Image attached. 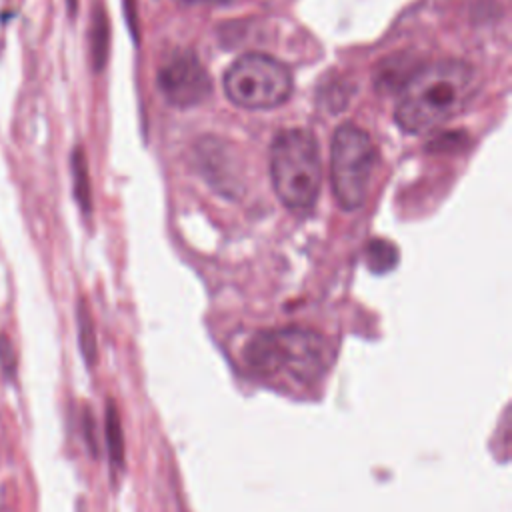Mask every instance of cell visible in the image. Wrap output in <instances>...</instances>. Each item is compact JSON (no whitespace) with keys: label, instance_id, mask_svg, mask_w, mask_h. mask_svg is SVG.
Here are the masks:
<instances>
[{"label":"cell","instance_id":"cell-7","mask_svg":"<svg viewBox=\"0 0 512 512\" xmlns=\"http://www.w3.org/2000/svg\"><path fill=\"white\" fill-rule=\"evenodd\" d=\"M366 262H368V268L376 274L390 272L398 262V250L390 240L374 238L366 246Z\"/></svg>","mask_w":512,"mask_h":512},{"label":"cell","instance_id":"cell-1","mask_svg":"<svg viewBox=\"0 0 512 512\" xmlns=\"http://www.w3.org/2000/svg\"><path fill=\"white\" fill-rule=\"evenodd\" d=\"M478 72L462 60H436L402 84L394 118L404 132L424 134L458 116L478 92Z\"/></svg>","mask_w":512,"mask_h":512},{"label":"cell","instance_id":"cell-5","mask_svg":"<svg viewBox=\"0 0 512 512\" xmlns=\"http://www.w3.org/2000/svg\"><path fill=\"white\" fill-rule=\"evenodd\" d=\"M226 96L240 108L268 110L292 94V74L286 64L266 54L240 56L224 74Z\"/></svg>","mask_w":512,"mask_h":512},{"label":"cell","instance_id":"cell-6","mask_svg":"<svg viewBox=\"0 0 512 512\" xmlns=\"http://www.w3.org/2000/svg\"><path fill=\"white\" fill-rule=\"evenodd\" d=\"M158 88L168 104L190 108L210 94V78L194 52L178 50L158 70Z\"/></svg>","mask_w":512,"mask_h":512},{"label":"cell","instance_id":"cell-8","mask_svg":"<svg viewBox=\"0 0 512 512\" xmlns=\"http://www.w3.org/2000/svg\"><path fill=\"white\" fill-rule=\"evenodd\" d=\"M72 180H74V196L80 208L88 214L90 212V180H88V166L82 148H74L72 152Z\"/></svg>","mask_w":512,"mask_h":512},{"label":"cell","instance_id":"cell-12","mask_svg":"<svg viewBox=\"0 0 512 512\" xmlns=\"http://www.w3.org/2000/svg\"><path fill=\"white\" fill-rule=\"evenodd\" d=\"M0 360L6 370H10V372L14 370V352H12L10 342L4 336H0Z\"/></svg>","mask_w":512,"mask_h":512},{"label":"cell","instance_id":"cell-11","mask_svg":"<svg viewBox=\"0 0 512 512\" xmlns=\"http://www.w3.org/2000/svg\"><path fill=\"white\" fill-rule=\"evenodd\" d=\"M78 328H80V330H78V332H80V348H82L86 360L92 362L94 350H96V346H94V330H92L90 314H88V310H86L84 304L78 306Z\"/></svg>","mask_w":512,"mask_h":512},{"label":"cell","instance_id":"cell-14","mask_svg":"<svg viewBox=\"0 0 512 512\" xmlns=\"http://www.w3.org/2000/svg\"><path fill=\"white\" fill-rule=\"evenodd\" d=\"M68 10H70V14L76 12V0H68Z\"/></svg>","mask_w":512,"mask_h":512},{"label":"cell","instance_id":"cell-13","mask_svg":"<svg viewBox=\"0 0 512 512\" xmlns=\"http://www.w3.org/2000/svg\"><path fill=\"white\" fill-rule=\"evenodd\" d=\"M186 2H192V4H224V2H230V0H186Z\"/></svg>","mask_w":512,"mask_h":512},{"label":"cell","instance_id":"cell-4","mask_svg":"<svg viewBox=\"0 0 512 512\" xmlns=\"http://www.w3.org/2000/svg\"><path fill=\"white\" fill-rule=\"evenodd\" d=\"M376 146L368 132L354 124H342L332 138L330 176L332 190L344 210L364 204L376 166Z\"/></svg>","mask_w":512,"mask_h":512},{"label":"cell","instance_id":"cell-10","mask_svg":"<svg viewBox=\"0 0 512 512\" xmlns=\"http://www.w3.org/2000/svg\"><path fill=\"white\" fill-rule=\"evenodd\" d=\"M106 50H108V24L104 12L98 8L94 12V24H92V58H94V68L100 70L104 60H106Z\"/></svg>","mask_w":512,"mask_h":512},{"label":"cell","instance_id":"cell-2","mask_svg":"<svg viewBox=\"0 0 512 512\" xmlns=\"http://www.w3.org/2000/svg\"><path fill=\"white\" fill-rule=\"evenodd\" d=\"M246 366L264 380L306 386L324 376L332 362L328 340L308 328L262 330L244 346Z\"/></svg>","mask_w":512,"mask_h":512},{"label":"cell","instance_id":"cell-3","mask_svg":"<svg viewBox=\"0 0 512 512\" xmlns=\"http://www.w3.org/2000/svg\"><path fill=\"white\" fill-rule=\"evenodd\" d=\"M270 178L280 202L290 210L314 206L320 180V152L312 132L304 128L280 130L270 144Z\"/></svg>","mask_w":512,"mask_h":512},{"label":"cell","instance_id":"cell-9","mask_svg":"<svg viewBox=\"0 0 512 512\" xmlns=\"http://www.w3.org/2000/svg\"><path fill=\"white\" fill-rule=\"evenodd\" d=\"M106 442H108V452H110V460L116 468H122V432H120V422H118V414L116 408L112 404H108L106 408Z\"/></svg>","mask_w":512,"mask_h":512}]
</instances>
